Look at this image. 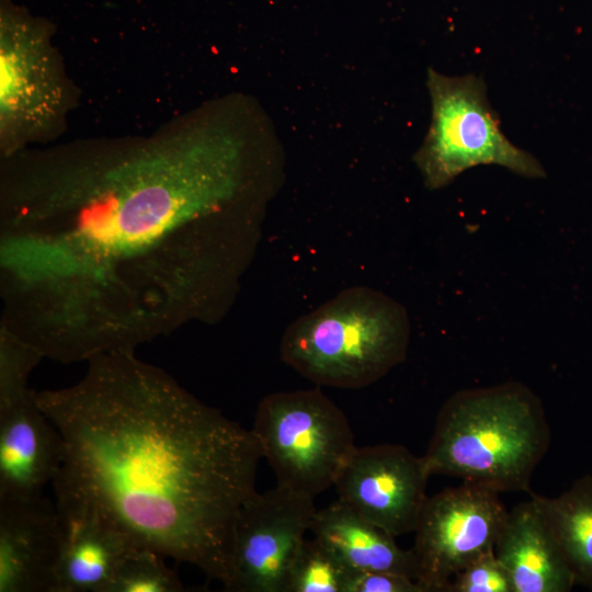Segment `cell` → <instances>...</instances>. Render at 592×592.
Masks as SVG:
<instances>
[{
  "mask_svg": "<svg viewBox=\"0 0 592 592\" xmlns=\"http://www.w3.org/2000/svg\"><path fill=\"white\" fill-rule=\"evenodd\" d=\"M258 186L244 139L205 117L4 161L0 328L73 363L219 322L262 237Z\"/></svg>",
  "mask_w": 592,
  "mask_h": 592,
  "instance_id": "cell-1",
  "label": "cell"
},
{
  "mask_svg": "<svg viewBox=\"0 0 592 592\" xmlns=\"http://www.w3.org/2000/svg\"><path fill=\"white\" fill-rule=\"evenodd\" d=\"M87 364L76 384L35 391L64 443L54 490L93 505L135 546L224 585L236 520L257 492L254 433L135 351Z\"/></svg>",
  "mask_w": 592,
  "mask_h": 592,
  "instance_id": "cell-2",
  "label": "cell"
},
{
  "mask_svg": "<svg viewBox=\"0 0 592 592\" xmlns=\"http://www.w3.org/2000/svg\"><path fill=\"white\" fill-rule=\"evenodd\" d=\"M551 432L539 397L508 382L463 389L441 407L426 452L429 476L460 478L494 492H530Z\"/></svg>",
  "mask_w": 592,
  "mask_h": 592,
  "instance_id": "cell-3",
  "label": "cell"
},
{
  "mask_svg": "<svg viewBox=\"0 0 592 592\" xmlns=\"http://www.w3.org/2000/svg\"><path fill=\"white\" fill-rule=\"evenodd\" d=\"M410 320L403 305L367 286H352L284 331L282 361L318 386L358 389L407 356Z\"/></svg>",
  "mask_w": 592,
  "mask_h": 592,
  "instance_id": "cell-4",
  "label": "cell"
},
{
  "mask_svg": "<svg viewBox=\"0 0 592 592\" xmlns=\"http://www.w3.org/2000/svg\"><path fill=\"white\" fill-rule=\"evenodd\" d=\"M428 88L432 122L413 160L429 190L442 189L479 164H498L525 178L545 177L539 161L502 133L481 78L447 77L429 68Z\"/></svg>",
  "mask_w": 592,
  "mask_h": 592,
  "instance_id": "cell-5",
  "label": "cell"
},
{
  "mask_svg": "<svg viewBox=\"0 0 592 592\" xmlns=\"http://www.w3.org/2000/svg\"><path fill=\"white\" fill-rule=\"evenodd\" d=\"M251 430L276 485L311 498L334 486L356 448L346 415L319 387L266 395Z\"/></svg>",
  "mask_w": 592,
  "mask_h": 592,
  "instance_id": "cell-6",
  "label": "cell"
},
{
  "mask_svg": "<svg viewBox=\"0 0 592 592\" xmlns=\"http://www.w3.org/2000/svg\"><path fill=\"white\" fill-rule=\"evenodd\" d=\"M69 83L48 36L31 22L2 19L0 135L2 158L55 132L69 110Z\"/></svg>",
  "mask_w": 592,
  "mask_h": 592,
  "instance_id": "cell-7",
  "label": "cell"
},
{
  "mask_svg": "<svg viewBox=\"0 0 592 592\" xmlns=\"http://www.w3.org/2000/svg\"><path fill=\"white\" fill-rule=\"evenodd\" d=\"M508 511L498 492L469 482L426 498L414 530L417 581L446 592L470 561L494 549Z\"/></svg>",
  "mask_w": 592,
  "mask_h": 592,
  "instance_id": "cell-8",
  "label": "cell"
},
{
  "mask_svg": "<svg viewBox=\"0 0 592 592\" xmlns=\"http://www.w3.org/2000/svg\"><path fill=\"white\" fill-rule=\"evenodd\" d=\"M314 499L276 485L243 504L234 528L226 591L285 592L289 567L317 510Z\"/></svg>",
  "mask_w": 592,
  "mask_h": 592,
  "instance_id": "cell-9",
  "label": "cell"
},
{
  "mask_svg": "<svg viewBox=\"0 0 592 592\" xmlns=\"http://www.w3.org/2000/svg\"><path fill=\"white\" fill-rule=\"evenodd\" d=\"M429 477L422 456L403 445L356 446L334 487L338 500L397 537L414 532Z\"/></svg>",
  "mask_w": 592,
  "mask_h": 592,
  "instance_id": "cell-10",
  "label": "cell"
},
{
  "mask_svg": "<svg viewBox=\"0 0 592 592\" xmlns=\"http://www.w3.org/2000/svg\"><path fill=\"white\" fill-rule=\"evenodd\" d=\"M54 494L60 547L52 592H105L135 545L93 505L62 491Z\"/></svg>",
  "mask_w": 592,
  "mask_h": 592,
  "instance_id": "cell-11",
  "label": "cell"
},
{
  "mask_svg": "<svg viewBox=\"0 0 592 592\" xmlns=\"http://www.w3.org/2000/svg\"><path fill=\"white\" fill-rule=\"evenodd\" d=\"M35 391L0 408V500L42 497L62 466V437Z\"/></svg>",
  "mask_w": 592,
  "mask_h": 592,
  "instance_id": "cell-12",
  "label": "cell"
},
{
  "mask_svg": "<svg viewBox=\"0 0 592 592\" xmlns=\"http://www.w3.org/2000/svg\"><path fill=\"white\" fill-rule=\"evenodd\" d=\"M59 547L55 502L0 500V592H52Z\"/></svg>",
  "mask_w": 592,
  "mask_h": 592,
  "instance_id": "cell-13",
  "label": "cell"
},
{
  "mask_svg": "<svg viewBox=\"0 0 592 592\" xmlns=\"http://www.w3.org/2000/svg\"><path fill=\"white\" fill-rule=\"evenodd\" d=\"M494 553L514 592H569L576 579L535 499L508 511Z\"/></svg>",
  "mask_w": 592,
  "mask_h": 592,
  "instance_id": "cell-14",
  "label": "cell"
},
{
  "mask_svg": "<svg viewBox=\"0 0 592 592\" xmlns=\"http://www.w3.org/2000/svg\"><path fill=\"white\" fill-rule=\"evenodd\" d=\"M309 532L353 571H387L417 580L412 549L400 548L392 535L340 500L316 510Z\"/></svg>",
  "mask_w": 592,
  "mask_h": 592,
  "instance_id": "cell-15",
  "label": "cell"
},
{
  "mask_svg": "<svg viewBox=\"0 0 592 592\" xmlns=\"http://www.w3.org/2000/svg\"><path fill=\"white\" fill-rule=\"evenodd\" d=\"M528 493L553 531L576 583L592 591V475L578 478L556 497Z\"/></svg>",
  "mask_w": 592,
  "mask_h": 592,
  "instance_id": "cell-16",
  "label": "cell"
},
{
  "mask_svg": "<svg viewBox=\"0 0 592 592\" xmlns=\"http://www.w3.org/2000/svg\"><path fill=\"white\" fill-rule=\"evenodd\" d=\"M351 571L317 538H305L289 567L285 592H344Z\"/></svg>",
  "mask_w": 592,
  "mask_h": 592,
  "instance_id": "cell-17",
  "label": "cell"
},
{
  "mask_svg": "<svg viewBox=\"0 0 592 592\" xmlns=\"http://www.w3.org/2000/svg\"><path fill=\"white\" fill-rule=\"evenodd\" d=\"M163 557L151 548L132 547L118 563L105 592L183 591L180 578Z\"/></svg>",
  "mask_w": 592,
  "mask_h": 592,
  "instance_id": "cell-18",
  "label": "cell"
},
{
  "mask_svg": "<svg viewBox=\"0 0 592 592\" xmlns=\"http://www.w3.org/2000/svg\"><path fill=\"white\" fill-rule=\"evenodd\" d=\"M44 358L33 346L0 328V408L26 396L29 378Z\"/></svg>",
  "mask_w": 592,
  "mask_h": 592,
  "instance_id": "cell-19",
  "label": "cell"
},
{
  "mask_svg": "<svg viewBox=\"0 0 592 592\" xmlns=\"http://www.w3.org/2000/svg\"><path fill=\"white\" fill-rule=\"evenodd\" d=\"M446 592H514L511 577L494 549L470 561L449 583Z\"/></svg>",
  "mask_w": 592,
  "mask_h": 592,
  "instance_id": "cell-20",
  "label": "cell"
},
{
  "mask_svg": "<svg viewBox=\"0 0 592 592\" xmlns=\"http://www.w3.org/2000/svg\"><path fill=\"white\" fill-rule=\"evenodd\" d=\"M344 592H426L408 576L387 571H351Z\"/></svg>",
  "mask_w": 592,
  "mask_h": 592,
  "instance_id": "cell-21",
  "label": "cell"
}]
</instances>
